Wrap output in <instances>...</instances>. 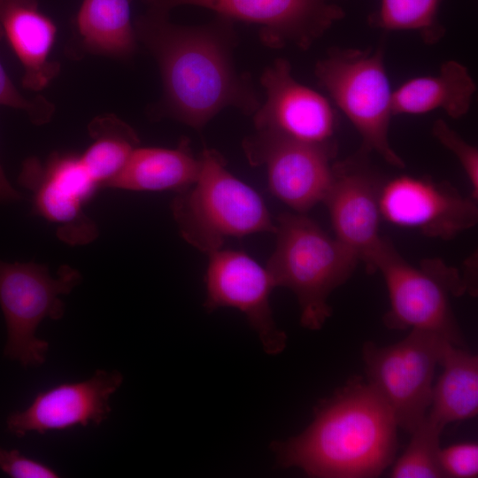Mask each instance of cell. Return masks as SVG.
Segmentation results:
<instances>
[{
    "label": "cell",
    "instance_id": "cell-1",
    "mask_svg": "<svg viewBox=\"0 0 478 478\" xmlns=\"http://www.w3.org/2000/svg\"><path fill=\"white\" fill-rule=\"evenodd\" d=\"M134 26L158 65L162 115L201 131L225 108L252 116L260 106L250 76L235 65L233 20L218 16L208 24L181 26L170 22L168 12L150 8Z\"/></svg>",
    "mask_w": 478,
    "mask_h": 478
},
{
    "label": "cell",
    "instance_id": "cell-12",
    "mask_svg": "<svg viewBox=\"0 0 478 478\" xmlns=\"http://www.w3.org/2000/svg\"><path fill=\"white\" fill-rule=\"evenodd\" d=\"M208 256L205 310L238 309L257 333L266 353L282 352L288 338L273 315L270 295L275 285L266 267L241 251L220 249Z\"/></svg>",
    "mask_w": 478,
    "mask_h": 478
},
{
    "label": "cell",
    "instance_id": "cell-21",
    "mask_svg": "<svg viewBox=\"0 0 478 478\" xmlns=\"http://www.w3.org/2000/svg\"><path fill=\"white\" fill-rule=\"evenodd\" d=\"M76 27L81 47L89 53L123 58L137 46L128 0H83Z\"/></svg>",
    "mask_w": 478,
    "mask_h": 478
},
{
    "label": "cell",
    "instance_id": "cell-4",
    "mask_svg": "<svg viewBox=\"0 0 478 478\" xmlns=\"http://www.w3.org/2000/svg\"><path fill=\"white\" fill-rule=\"evenodd\" d=\"M198 158L196 181L171 203L179 232L189 244L208 255L229 237L275 232L261 196L227 170L218 150L204 148Z\"/></svg>",
    "mask_w": 478,
    "mask_h": 478
},
{
    "label": "cell",
    "instance_id": "cell-18",
    "mask_svg": "<svg viewBox=\"0 0 478 478\" xmlns=\"http://www.w3.org/2000/svg\"><path fill=\"white\" fill-rule=\"evenodd\" d=\"M199 172L190 141L182 137L173 149L138 147L121 172L105 187L135 191L173 190L191 186Z\"/></svg>",
    "mask_w": 478,
    "mask_h": 478
},
{
    "label": "cell",
    "instance_id": "cell-22",
    "mask_svg": "<svg viewBox=\"0 0 478 478\" xmlns=\"http://www.w3.org/2000/svg\"><path fill=\"white\" fill-rule=\"evenodd\" d=\"M88 129L92 143L81 160L94 181L105 187L124 168L140 139L131 126L110 113L94 118Z\"/></svg>",
    "mask_w": 478,
    "mask_h": 478
},
{
    "label": "cell",
    "instance_id": "cell-26",
    "mask_svg": "<svg viewBox=\"0 0 478 478\" xmlns=\"http://www.w3.org/2000/svg\"><path fill=\"white\" fill-rule=\"evenodd\" d=\"M432 134L458 158L472 187V197L476 199L478 196L477 148L466 143L442 120L434 122Z\"/></svg>",
    "mask_w": 478,
    "mask_h": 478
},
{
    "label": "cell",
    "instance_id": "cell-27",
    "mask_svg": "<svg viewBox=\"0 0 478 478\" xmlns=\"http://www.w3.org/2000/svg\"><path fill=\"white\" fill-rule=\"evenodd\" d=\"M440 462L446 478L478 476V444L461 443L441 448Z\"/></svg>",
    "mask_w": 478,
    "mask_h": 478
},
{
    "label": "cell",
    "instance_id": "cell-24",
    "mask_svg": "<svg viewBox=\"0 0 478 478\" xmlns=\"http://www.w3.org/2000/svg\"><path fill=\"white\" fill-rule=\"evenodd\" d=\"M443 427L428 415L411 433L404 453L395 460L393 478H446L440 462V436Z\"/></svg>",
    "mask_w": 478,
    "mask_h": 478
},
{
    "label": "cell",
    "instance_id": "cell-2",
    "mask_svg": "<svg viewBox=\"0 0 478 478\" xmlns=\"http://www.w3.org/2000/svg\"><path fill=\"white\" fill-rule=\"evenodd\" d=\"M397 428L383 399L355 376L317 405L303 432L270 448L278 466L310 477H378L395 461Z\"/></svg>",
    "mask_w": 478,
    "mask_h": 478
},
{
    "label": "cell",
    "instance_id": "cell-29",
    "mask_svg": "<svg viewBox=\"0 0 478 478\" xmlns=\"http://www.w3.org/2000/svg\"><path fill=\"white\" fill-rule=\"evenodd\" d=\"M22 199V195L8 181L0 164V204H10Z\"/></svg>",
    "mask_w": 478,
    "mask_h": 478
},
{
    "label": "cell",
    "instance_id": "cell-9",
    "mask_svg": "<svg viewBox=\"0 0 478 478\" xmlns=\"http://www.w3.org/2000/svg\"><path fill=\"white\" fill-rule=\"evenodd\" d=\"M242 146L251 166L266 167L271 193L295 212L323 202L333 178L335 143H310L256 129Z\"/></svg>",
    "mask_w": 478,
    "mask_h": 478
},
{
    "label": "cell",
    "instance_id": "cell-8",
    "mask_svg": "<svg viewBox=\"0 0 478 478\" xmlns=\"http://www.w3.org/2000/svg\"><path fill=\"white\" fill-rule=\"evenodd\" d=\"M451 344L436 333L411 329L394 344L363 345L366 382L389 407L398 428L411 434L426 417L436 368Z\"/></svg>",
    "mask_w": 478,
    "mask_h": 478
},
{
    "label": "cell",
    "instance_id": "cell-17",
    "mask_svg": "<svg viewBox=\"0 0 478 478\" xmlns=\"http://www.w3.org/2000/svg\"><path fill=\"white\" fill-rule=\"evenodd\" d=\"M0 26L22 66V87L46 88L60 72V64L50 58L57 35L54 21L37 0H0Z\"/></svg>",
    "mask_w": 478,
    "mask_h": 478
},
{
    "label": "cell",
    "instance_id": "cell-15",
    "mask_svg": "<svg viewBox=\"0 0 478 478\" xmlns=\"http://www.w3.org/2000/svg\"><path fill=\"white\" fill-rule=\"evenodd\" d=\"M266 99L252 115L255 129L315 144L334 143L336 118L323 95L296 81L291 66L277 58L260 77Z\"/></svg>",
    "mask_w": 478,
    "mask_h": 478
},
{
    "label": "cell",
    "instance_id": "cell-14",
    "mask_svg": "<svg viewBox=\"0 0 478 478\" xmlns=\"http://www.w3.org/2000/svg\"><path fill=\"white\" fill-rule=\"evenodd\" d=\"M118 370L97 369L89 378L63 382L38 392L24 410L9 414V433L23 437L75 427L98 426L108 419L111 397L123 383Z\"/></svg>",
    "mask_w": 478,
    "mask_h": 478
},
{
    "label": "cell",
    "instance_id": "cell-6",
    "mask_svg": "<svg viewBox=\"0 0 478 478\" xmlns=\"http://www.w3.org/2000/svg\"><path fill=\"white\" fill-rule=\"evenodd\" d=\"M315 76L360 135V151H375L389 165L404 167L389 141L392 91L382 49L332 48L317 62Z\"/></svg>",
    "mask_w": 478,
    "mask_h": 478
},
{
    "label": "cell",
    "instance_id": "cell-19",
    "mask_svg": "<svg viewBox=\"0 0 478 478\" xmlns=\"http://www.w3.org/2000/svg\"><path fill=\"white\" fill-rule=\"evenodd\" d=\"M476 90L467 68L456 60L442 64L438 74L411 79L392 92V112L421 114L442 109L459 119L470 109Z\"/></svg>",
    "mask_w": 478,
    "mask_h": 478
},
{
    "label": "cell",
    "instance_id": "cell-25",
    "mask_svg": "<svg viewBox=\"0 0 478 478\" xmlns=\"http://www.w3.org/2000/svg\"><path fill=\"white\" fill-rule=\"evenodd\" d=\"M4 33L0 26V40ZM0 105L21 110L35 125L48 123L53 117L55 106L42 96L25 97L15 87L0 62Z\"/></svg>",
    "mask_w": 478,
    "mask_h": 478
},
{
    "label": "cell",
    "instance_id": "cell-20",
    "mask_svg": "<svg viewBox=\"0 0 478 478\" xmlns=\"http://www.w3.org/2000/svg\"><path fill=\"white\" fill-rule=\"evenodd\" d=\"M441 376L433 385L427 415L443 428L474 418L478 412V356L451 344L440 364Z\"/></svg>",
    "mask_w": 478,
    "mask_h": 478
},
{
    "label": "cell",
    "instance_id": "cell-7",
    "mask_svg": "<svg viewBox=\"0 0 478 478\" xmlns=\"http://www.w3.org/2000/svg\"><path fill=\"white\" fill-rule=\"evenodd\" d=\"M81 281L80 272L68 265L60 266L52 277L42 264L0 260V306L7 329L4 356L24 367L42 365L50 346L36 336V330L43 320L64 316L60 297Z\"/></svg>",
    "mask_w": 478,
    "mask_h": 478
},
{
    "label": "cell",
    "instance_id": "cell-28",
    "mask_svg": "<svg viewBox=\"0 0 478 478\" xmlns=\"http://www.w3.org/2000/svg\"><path fill=\"white\" fill-rule=\"evenodd\" d=\"M0 470L12 478H57L58 472L36 459L23 455L18 450L0 447Z\"/></svg>",
    "mask_w": 478,
    "mask_h": 478
},
{
    "label": "cell",
    "instance_id": "cell-16",
    "mask_svg": "<svg viewBox=\"0 0 478 478\" xmlns=\"http://www.w3.org/2000/svg\"><path fill=\"white\" fill-rule=\"evenodd\" d=\"M359 151L345 161L334 163L333 178L323 200L330 216L335 237L353 251L366 266L379 247L382 182Z\"/></svg>",
    "mask_w": 478,
    "mask_h": 478
},
{
    "label": "cell",
    "instance_id": "cell-5",
    "mask_svg": "<svg viewBox=\"0 0 478 478\" xmlns=\"http://www.w3.org/2000/svg\"><path fill=\"white\" fill-rule=\"evenodd\" d=\"M366 268L370 274L380 272L385 281L390 303L382 319L387 328L434 332L464 347L463 333L449 300L450 294L459 297L466 292L455 268L436 259L416 267L383 237Z\"/></svg>",
    "mask_w": 478,
    "mask_h": 478
},
{
    "label": "cell",
    "instance_id": "cell-3",
    "mask_svg": "<svg viewBox=\"0 0 478 478\" xmlns=\"http://www.w3.org/2000/svg\"><path fill=\"white\" fill-rule=\"evenodd\" d=\"M275 226V248L266 267L275 287L295 294L301 325L319 330L332 314L329 296L351 277L359 259L305 213L282 212Z\"/></svg>",
    "mask_w": 478,
    "mask_h": 478
},
{
    "label": "cell",
    "instance_id": "cell-30",
    "mask_svg": "<svg viewBox=\"0 0 478 478\" xmlns=\"http://www.w3.org/2000/svg\"><path fill=\"white\" fill-rule=\"evenodd\" d=\"M145 1H147V0H145Z\"/></svg>",
    "mask_w": 478,
    "mask_h": 478
},
{
    "label": "cell",
    "instance_id": "cell-11",
    "mask_svg": "<svg viewBox=\"0 0 478 478\" xmlns=\"http://www.w3.org/2000/svg\"><path fill=\"white\" fill-rule=\"evenodd\" d=\"M337 0H147L150 8L169 12L180 5L215 12L231 20L260 27L268 47L294 45L309 49L335 22L344 16Z\"/></svg>",
    "mask_w": 478,
    "mask_h": 478
},
{
    "label": "cell",
    "instance_id": "cell-10",
    "mask_svg": "<svg viewBox=\"0 0 478 478\" xmlns=\"http://www.w3.org/2000/svg\"><path fill=\"white\" fill-rule=\"evenodd\" d=\"M18 182L32 192L34 212L58 225L60 240L82 245L96 238V225L84 213L83 205L99 186L81 156L54 152L44 162L30 157L22 164Z\"/></svg>",
    "mask_w": 478,
    "mask_h": 478
},
{
    "label": "cell",
    "instance_id": "cell-23",
    "mask_svg": "<svg viewBox=\"0 0 478 478\" xmlns=\"http://www.w3.org/2000/svg\"><path fill=\"white\" fill-rule=\"evenodd\" d=\"M442 0H381L370 24L388 31H415L428 44L437 42L444 28L437 20Z\"/></svg>",
    "mask_w": 478,
    "mask_h": 478
},
{
    "label": "cell",
    "instance_id": "cell-13",
    "mask_svg": "<svg viewBox=\"0 0 478 478\" xmlns=\"http://www.w3.org/2000/svg\"><path fill=\"white\" fill-rule=\"evenodd\" d=\"M474 199L448 183L404 175L382 184L379 207L390 223L448 240L477 223Z\"/></svg>",
    "mask_w": 478,
    "mask_h": 478
}]
</instances>
